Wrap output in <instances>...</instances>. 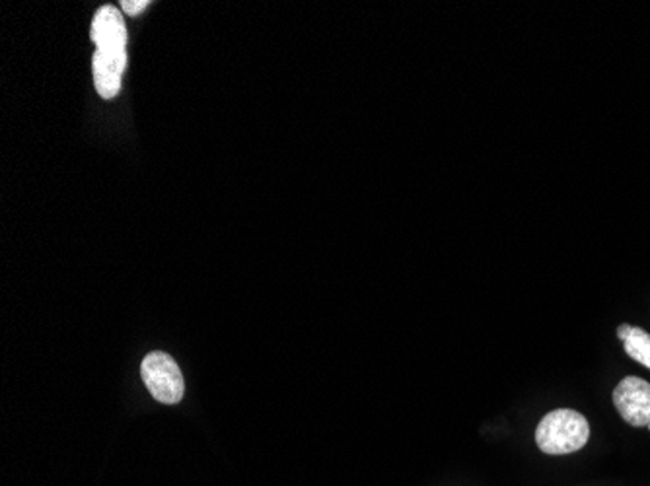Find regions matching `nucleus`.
<instances>
[{
    "label": "nucleus",
    "instance_id": "3",
    "mask_svg": "<svg viewBox=\"0 0 650 486\" xmlns=\"http://www.w3.org/2000/svg\"><path fill=\"white\" fill-rule=\"evenodd\" d=\"M614 404L624 421L635 429L650 424V384L647 379L629 376L614 389Z\"/></svg>",
    "mask_w": 650,
    "mask_h": 486
},
{
    "label": "nucleus",
    "instance_id": "2",
    "mask_svg": "<svg viewBox=\"0 0 650 486\" xmlns=\"http://www.w3.org/2000/svg\"><path fill=\"white\" fill-rule=\"evenodd\" d=\"M140 376L150 396L164 404L180 403L185 393L182 370L172 356L166 353H150L140 366Z\"/></svg>",
    "mask_w": 650,
    "mask_h": 486
},
{
    "label": "nucleus",
    "instance_id": "9",
    "mask_svg": "<svg viewBox=\"0 0 650 486\" xmlns=\"http://www.w3.org/2000/svg\"><path fill=\"white\" fill-rule=\"evenodd\" d=\"M649 430H650V424H649Z\"/></svg>",
    "mask_w": 650,
    "mask_h": 486
},
{
    "label": "nucleus",
    "instance_id": "1",
    "mask_svg": "<svg viewBox=\"0 0 650 486\" xmlns=\"http://www.w3.org/2000/svg\"><path fill=\"white\" fill-rule=\"evenodd\" d=\"M590 424L573 409H557L545 414L535 430V444L547 455L575 454L588 444Z\"/></svg>",
    "mask_w": 650,
    "mask_h": 486
},
{
    "label": "nucleus",
    "instance_id": "6",
    "mask_svg": "<svg viewBox=\"0 0 650 486\" xmlns=\"http://www.w3.org/2000/svg\"><path fill=\"white\" fill-rule=\"evenodd\" d=\"M624 345H626L627 355L631 356L635 363L642 364L650 370V333L641 327H633L629 337L624 341Z\"/></svg>",
    "mask_w": 650,
    "mask_h": 486
},
{
    "label": "nucleus",
    "instance_id": "7",
    "mask_svg": "<svg viewBox=\"0 0 650 486\" xmlns=\"http://www.w3.org/2000/svg\"><path fill=\"white\" fill-rule=\"evenodd\" d=\"M150 7L149 0H124L121 2V10L129 17H137L142 10H147Z\"/></svg>",
    "mask_w": 650,
    "mask_h": 486
},
{
    "label": "nucleus",
    "instance_id": "5",
    "mask_svg": "<svg viewBox=\"0 0 650 486\" xmlns=\"http://www.w3.org/2000/svg\"><path fill=\"white\" fill-rule=\"evenodd\" d=\"M90 37L96 50L127 47V25L121 17V10L111 4L102 7L92 22Z\"/></svg>",
    "mask_w": 650,
    "mask_h": 486
},
{
    "label": "nucleus",
    "instance_id": "4",
    "mask_svg": "<svg viewBox=\"0 0 650 486\" xmlns=\"http://www.w3.org/2000/svg\"><path fill=\"white\" fill-rule=\"evenodd\" d=\"M125 68H127V47H102L92 57V75L96 91L104 99H114L121 91Z\"/></svg>",
    "mask_w": 650,
    "mask_h": 486
},
{
    "label": "nucleus",
    "instance_id": "8",
    "mask_svg": "<svg viewBox=\"0 0 650 486\" xmlns=\"http://www.w3.org/2000/svg\"><path fill=\"white\" fill-rule=\"evenodd\" d=\"M631 330H633V327H631V325H619L618 327V337L619 341H626L627 337H629V333H631Z\"/></svg>",
    "mask_w": 650,
    "mask_h": 486
}]
</instances>
